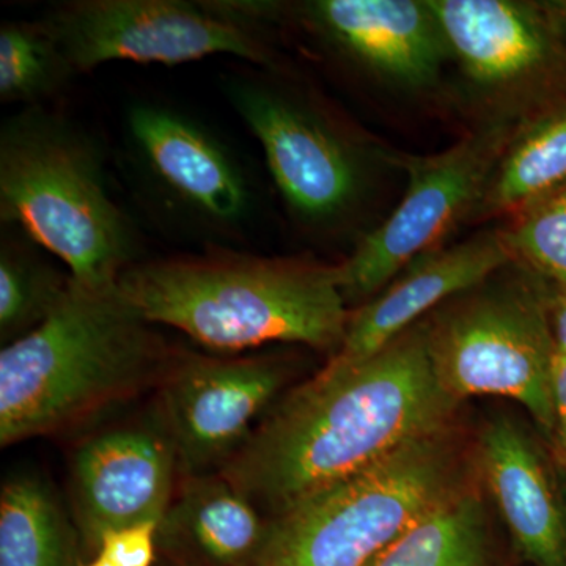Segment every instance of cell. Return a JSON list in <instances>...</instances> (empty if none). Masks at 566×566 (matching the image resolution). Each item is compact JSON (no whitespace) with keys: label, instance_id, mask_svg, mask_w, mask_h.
<instances>
[{"label":"cell","instance_id":"cell-21","mask_svg":"<svg viewBox=\"0 0 566 566\" xmlns=\"http://www.w3.org/2000/svg\"><path fill=\"white\" fill-rule=\"evenodd\" d=\"M28 234L2 226L0 238V338L9 345L55 311L71 283Z\"/></svg>","mask_w":566,"mask_h":566},{"label":"cell","instance_id":"cell-22","mask_svg":"<svg viewBox=\"0 0 566 566\" xmlns=\"http://www.w3.org/2000/svg\"><path fill=\"white\" fill-rule=\"evenodd\" d=\"M80 76L40 20L0 25V103L51 106Z\"/></svg>","mask_w":566,"mask_h":566},{"label":"cell","instance_id":"cell-6","mask_svg":"<svg viewBox=\"0 0 566 566\" xmlns=\"http://www.w3.org/2000/svg\"><path fill=\"white\" fill-rule=\"evenodd\" d=\"M449 428L271 517L253 566H365L461 486Z\"/></svg>","mask_w":566,"mask_h":566},{"label":"cell","instance_id":"cell-19","mask_svg":"<svg viewBox=\"0 0 566 566\" xmlns=\"http://www.w3.org/2000/svg\"><path fill=\"white\" fill-rule=\"evenodd\" d=\"M365 566H494L482 495L458 486Z\"/></svg>","mask_w":566,"mask_h":566},{"label":"cell","instance_id":"cell-14","mask_svg":"<svg viewBox=\"0 0 566 566\" xmlns=\"http://www.w3.org/2000/svg\"><path fill=\"white\" fill-rule=\"evenodd\" d=\"M177 464L167 422L126 424L88 439L73 469L85 538L98 547L106 532L139 524L159 526L172 504Z\"/></svg>","mask_w":566,"mask_h":566},{"label":"cell","instance_id":"cell-27","mask_svg":"<svg viewBox=\"0 0 566 566\" xmlns=\"http://www.w3.org/2000/svg\"><path fill=\"white\" fill-rule=\"evenodd\" d=\"M77 566H114L111 564L109 560H107L106 557L102 556V554H98L96 558H93L92 562H88V564H80Z\"/></svg>","mask_w":566,"mask_h":566},{"label":"cell","instance_id":"cell-4","mask_svg":"<svg viewBox=\"0 0 566 566\" xmlns=\"http://www.w3.org/2000/svg\"><path fill=\"white\" fill-rule=\"evenodd\" d=\"M166 348L117 285L71 279L39 327L0 353V444L52 433L117 400L158 370Z\"/></svg>","mask_w":566,"mask_h":566},{"label":"cell","instance_id":"cell-10","mask_svg":"<svg viewBox=\"0 0 566 566\" xmlns=\"http://www.w3.org/2000/svg\"><path fill=\"white\" fill-rule=\"evenodd\" d=\"M517 125L512 117L495 118L444 151L397 156L408 177L403 199L335 264L346 304L367 303L409 263L433 251L461 219L471 218Z\"/></svg>","mask_w":566,"mask_h":566},{"label":"cell","instance_id":"cell-13","mask_svg":"<svg viewBox=\"0 0 566 566\" xmlns=\"http://www.w3.org/2000/svg\"><path fill=\"white\" fill-rule=\"evenodd\" d=\"M283 379L282 365L266 357L182 360L164 392V419L178 464L197 476L229 463L251 438L252 423L274 400Z\"/></svg>","mask_w":566,"mask_h":566},{"label":"cell","instance_id":"cell-3","mask_svg":"<svg viewBox=\"0 0 566 566\" xmlns=\"http://www.w3.org/2000/svg\"><path fill=\"white\" fill-rule=\"evenodd\" d=\"M0 223L28 234L87 289H112L140 262V233L112 192L106 147L57 107L3 118Z\"/></svg>","mask_w":566,"mask_h":566},{"label":"cell","instance_id":"cell-9","mask_svg":"<svg viewBox=\"0 0 566 566\" xmlns=\"http://www.w3.org/2000/svg\"><path fill=\"white\" fill-rule=\"evenodd\" d=\"M219 85L262 147L268 172L294 222L322 233L348 222L367 188V166L345 126L296 91L283 66L226 71Z\"/></svg>","mask_w":566,"mask_h":566},{"label":"cell","instance_id":"cell-23","mask_svg":"<svg viewBox=\"0 0 566 566\" xmlns=\"http://www.w3.org/2000/svg\"><path fill=\"white\" fill-rule=\"evenodd\" d=\"M504 232L517 264L566 292V186L513 218Z\"/></svg>","mask_w":566,"mask_h":566},{"label":"cell","instance_id":"cell-11","mask_svg":"<svg viewBox=\"0 0 566 566\" xmlns=\"http://www.w3.org/2000/svg\"><path fill=\"white\" fill-rule=\"evenodd\" d=\"M474 87L521 104V120L566 103V32L553 0H428Z\"/></svg>","mask_w":566,"mask_h":566},{"label":"cell","instance_id":"cell-20","mask_svg":"<svg viewBox=\"0 0 566 566\" xmlns=\"http://www.w3.org/2000/svg\"><path fill=\"white\" fill-rule=\"evenodd\" d=\"M73 531L43 480L11 476L0 495V566H77Z\"/></svg>","mask_w":566,"mask_h":566},{"label":"cell","instance_id":"cell-2","mask_svg":"<svg viewBox=\"0 0 566 566\" xmlns=\"http://www.w3.org/2000/svg\"><path fill=\"white\" fill-rule=\"evenodd\" d=\"M117 290L148 323L219 353L293 344L335 354L352 314L335 264L233 248L140 260Z\"/></svg>","mask_w":566,"mask_h":566},{"label":"cell","instance_id":"cell-7","mask_svg":"<svg viewBox=\"0 0 566 566\" xmlns=\"http://www.w3.org/2000/svg\"><path fill=\"white\" fill-rule=\"evenodd\" d=\"M491 275L434 311L427 324L428 352L439 382L460 403L494 395L515 400L551 439L554 345L546 283Z\"/></svg>","mask_w":566,"mask_h":566},{"label":"cell","instance_id":"cell-26","mask_svg":"<svg viewBox=\"0 0 566 566\" xmlns=\"http://www.w3.org/2000/svg\"><path fill=\"white\" fill-rule=\"evenodd\" d=\"M546 307L554 345L566 356V292L546 283Z\"/></svg>","mask_w":566,"mask_h":566},{"label":"cell","instance_id":"cell-25","mask_svg":"<svg viewBox=\"0 0 566 566\" xmlns=\"http://www.w3.org/2000/svg\"><path fill=\"white\" fill-rule=\"evenodd\" d=\"M551 400L554 415L553 442L566 472V356L557 349L551 370Z\"/></svg>","mask_w":566,"mask_h":566},{"label":"cell","instance_id":"cell-15","mask_svg":"<svg viewBox=\"0 0 566 566\" xmlns=\"http://www.w3.org/2000/svg\"><path fill=\"white\" fill-rule=\"evenodd\" d=\"M515 263L504 230L483 232L450 248H436L408 264L382 292L349 314L344 344L334 359L354 363L374 356L491 275Z\"/></svg>","mask_w":566,"mask_h":566},{"label":"cell","instance_id":"cell-12","mask_svg":"<svg viewBox=\"0 0 566 566\" xmlns=\"http://www.w3.org/2000/svg\"><path fill=\"white\" fill-rule=\"evenodd\" d=\"M335 57L398 87L433 84L450 57L428 0H308L271 2Z\"/></svg>","mask_w":566,"mask_h":566},{"label":"cell","instance_id":"cell-1","mask_svg":"<svg viewBox=\"0 0 566 566\" xmlns=\"http://www.w3.org/2000/svg\"><path fill=\"white\" fill-rule=\"evenodd\" d=\"M458 405L434 374L422 319L374 356L333 357L275 406L221 475L274 517L447 430Z\"/></svg>","mask_w":566,"mask_h":566},{"label":"cell","instance_id":"cell-5","mask_svg":"<svg viewBox=\"0 0 566 566\" xmlns=\"http://www.w3.org/2000/svg\"><path fill=\"white\" fill-rule=\"evenodd\" d=\"M120 163L134 199L156 226L205 248H240L260 192L243 156L210 123L140 96L123 111Z\"/></svg>","mask_w":566,"mask_h":566},{"label":"cell","instance_id":"cell-16","mask_svg":"<svg viewBox=\"0 0 566 566\" xmlns=\"http://www.w3.org/2000/svg\"><path fill=\"white\" fill-rule=\"evenodd\" d=\"M479 461L520 556L534 566H566L564 506L531 436L495 419L480 434Z\"/></svg>","mask_w":566,"mask_h":566},{"label":"cell","instance_id":"cell-24","mask_svg":"<svg viewBox=\"0 0 566 566\" xmlns=\"http://www.w3.org/2000/svg\"><path fill=\"white\" fill-rule=\"evenodd\" d=\"M156 524H139L106 532L99 539L98 554L114 566H151L158 542Z\"/></svg>","mask_w":566,"mask_h":566},{"label":"cell","instance_id":"cell-17","mask_svg":"<svg viewBox=\"0 0 566 566\" xmlns=\"http://www.w3.org/2000/svg\"><path fill=\"white\" fill-rule=\"evenodd\" d=\"M270 520L223 476H191L158 526L156 539L202 566H253Z\"/></svg>","mask_w":566,"mask_h":566},{"label":"cell","instance_id":"cell-18","mask_svg":"<svg viewBox=\"0 0 566 566\" xmlns=\"http://www.w3.org/2000/svg\"><path fill=\"white\" fill-rule=\"evenodd\" d=\"M565 186L566 103L520 120L471 218H516Z\"/></svg>","mask_w":566,"mask_h":566},{"label":"cell","instance_id":"cell-8","mask_svg":"<svg viewBox=\"0 0 566 566\" xmlns=\"http://www.w3.org/2000/svg\"><path fill=\"white\" fill-rule=\"evenodd\" d=\"M39 20L80 76L112 62L174 66L214 55L283 66L255 0H63Z\"/></svg>","mask_w":566,"mask_h":566}]
</instances>
